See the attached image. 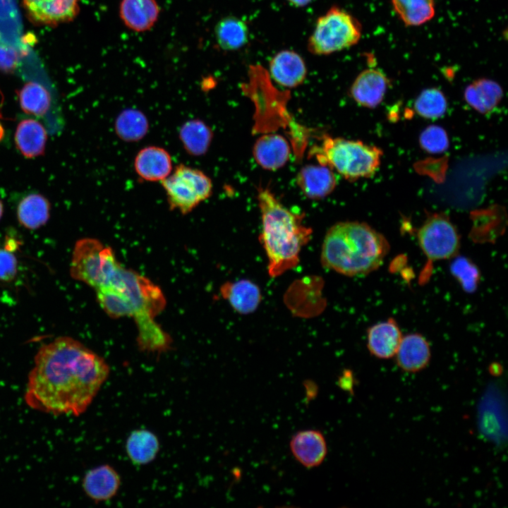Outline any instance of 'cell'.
I'll return each instance as SVG.
<instances>
[{"label": "cell", "instance_id": "4316f807", "mask_svg": "<svg viewBox=\"0 0 508 508\" xmlns=\"http://www.w3.org/2000/svg\"><path fill=\"white\" fill-rule=\"evenodd\" d=\"M394 12L406 26H419L435 14V0H392Z\"/></svg>", "mask_w": 508, "mask_h": 508}, {"label": "cell", "instance_id": "f546056e", "mask_svg": "<svg viewBox=\"0 0 508 508\" xmlns=\"http://www.w3.org/2000/svg\"><path fill=\"white\" fill-rule=\"evenodd\" d=\"M447 108L445 94L437 87L423 90L414 102L416 112L425 119H435L442 116Z\"/></svg>", "mask_w": 508, "mask_h": 508}, {"label": "cell", "instance_id": "5bb4252c", "mask_svg": "<svg viewBox=\"0 0 508 508\" xmlns=\"http://www.w3.org/2000/svg\"><path fill=\"white\" fill-rule=\"evenodd\" d=\"M119 13L127 28L144 32L150 30L157 23L160 7L157 0H121Z\"/></svg>", "mask_w": 508, "mask_h": 508}, {"label": "cell", "instance_id": "8fae6325", "mask_svg": "<svg viewBox=\"0 0 508 508\" xmlns=\"http://www.w3.org/2000/svg\"><path fill=\"white\" fill-rule=\"evenodd\" d=\"M389 85L383 71L370 68L356 76L349 89L350 96L362 107L375 108L382 102Z\"/></svg>", "mask_w": 508, "mask_h": 508}, {"label": "cell", "instance_id": "7a4b0ae2", "mask_svg": "<svg viewBox=\"0 0 508 508\" xmlns=\"http://www.w3.org/2000/svg\"><path fill=\"white\" fill-rule=\"evenodd\" d=\"M258 200L262 219L259 239L267 258V272L270 277H278L298 265L313 231L303 223V214L287 209L268 188H258Z\"/></svg>", "mask_w": 508, "mask_h": 508}, {"label": "cell", "instance_id": "2e32d148", "mask_svg": "<svg viewBox=\"0 0 508 508\" xmlns=\"http://www.w3.org/2000/svg\"><path fill=\"white\" fill-rule=\"evenodd\" d=\"M82 485L86 495L95 502H106L117 494L121 478L113 467L103 464L88 471Z\"/></svg>", "mask_w": 508, "mask_h": 508}, {"label": "cell", "instance_id": "9a60e30c", "mask_svg": "<svg viewBox=\"0 0 508 508\" xmlns=\"http://www.w3.org/2000/svg\"><path fill=\"white\" fill-rule=\"evenodd\" d=\"M134 168L138 176L146 181H162L172 171L169 153L158 146L141 149L135 157Z\"/></svg>", "mask_w": 508, "mask_h": 508}, {"label": "cell", "instance_id": "f1b7e54d", "mask_svg": "<svg viewBox=\"0 0 508 508\" xmlns=\"http://www.w3.org/2000/svg\"><path fill=\"white\" fill-rule=\"evenodd\" d=\"M147 130L146 116L141 111L133 109L122 111L115 122L116 134L124 141H138L145 135Z\"/></svg>", "mask_w": 508, "mask_h": 508}, {"label": "cell", "instance_id": "4dcf8cb0", "mask_svg": "<svg viewBox=\"0 0 508 508\" xmlns=\"http://www.w3.org/2000/svg\"><path fill=\"white\" fill-rule=\"evenodd\" d=\"M450 264L452 274L456 279L463 289L468 293L476 291L480 282L478 267L465 257H454Z\"/></svg>", "mask_w": 508, "mask_h": 508}, {"label": "cell", "instance_id": "52a82bcc", "mask_svg": "<svg viewBox=\"0 0 508 508\" xmlns=\"http://www.w3.org/2000/svg\"><path fill=\"white\" fill-rule=\"evenodd\" d=\"M171 210L186 214L212 193L211 179L203 171L181 164L161 181Z\"/></svg>", "mask_w": 508, "mask_h": 508}, {"label": "cell", "instance_id": "8d00e7d4", "mask_svg": "<svg viewBox=\"0 0 508 508\" xmlns=\"http://www.w3.org/2000/svg\"><path fill=\"white\" fill-rule=\"evenodd\" d=\"M5 136V128L2 123L0 122V143L3 140Z\"/></svg>", "mask_w": 508, "mask_h": 508}, {"label": "cell", "instance_id": "d4e9b609", "mask_svg": "<svg viewBox=\"0 0 508 508\" xmlns=\"http://www.w3.org/2000/svg\"><path fill=\"white\" fill-rule=\"evenodd\" d=\"M160 448L157 436L147 429H136L126 439L125 449L135 465H146L157 457Z\"/></svg>", "mask_w": 508, "mask_h": 508}, {"label": "cell", "instance_id": "d6a6232c", "mask_svg": "<svg viewBox=\"0 0 508 508\" xmlns=\"http://www.w3.org/2000/svg\"><path fill=\"white\" fill-rule=\"evenodd\" d=\"M13 250L5 246L0 248V282L13 281L18 271V260Z\"/></svg>", "mask_w": 508, "mask_h": 508}, {"label": "cell", "instance_id": "e575fe53", "mask_svg": "<svg viewBox=\"0 0 508 508\" xmlns=\"http://www.w3.org/2000/svg\"><path fill=\"white\" fill-rule=\"evenodd\" d=\"M290 4L296 7H303L310 3L312 0H286Z\"/></svg>", "mask_w": 508, "mask_h": 508}, {"label": "cell", "instance_id": "836d02e7", "mask_svg": "<svg viewBox=\"0 0 508 508\" xmlns=\"http://www.w3.org/2000/svg\"><path fill=\"white\" fill-rule=\"evenodd\" d=\"M355 384V379L353 372L351 370L346 369L342 372L341 376L338 379V385L343 389L349 393H352Z\"/></svg>", "mask_w": 508, "mask_h": 508}, {"label": "cell", "instance_id": "4fadbf2b", "mask_svg": "<svg viewBox=\"0 0 508 508\" xmlns=\"http://www.w3.org/2000/svg\"><path fill=\"white\" fill-rule=\"evenodd\" d=\"M268 73L279 85L293 88L303 83L307 75V68L299 54L286 49L277 52L271 59Z\"/></svg>", "mask_w": 508, "mask_h": 508}, {"label": "cell", "instance_id": "8992f818", "mask_svg": "<svg viewBox=\"0 0 508 508\" xmlns=\"http://www.w3.org/2000/svg\"><path fill=\"white\" fill-rule=\"evenodd\" d=\"M119 263L111 248L94 238H83L75 243L70 274L95 289L103 286Z\"/></svg>", "mask_w": 508, "mask_h": 508}, {"label": "cell", "instance_id": "d590c367", "mask_svg": "<svg viewBox=\"0 0 508 508\" xmlns=\"http://www.w3.org/2000/svg\"><path fill=\"white\" fill-rule=\"evenodd\" d=\"M490 373L495 376H497L501 374V366L499 365L497 363H493L490 367Z\"/></svg>", "mask_w": 508, "mask_h": 508}, {"label": "cell", "instance_id": "6da1fadb", "mask_svg": "<svg viewBox=\"0 0 508 508\" xmlns=\"http://www.w3.org/2000/svg\"><path fill=\"white\" fill-rule=\"evenodd\" d=\"M109 373L106 361L83 344L69 337H58L35 354L25 401L36 411L78 416L91 404Z\"/></svg>", "mask_w": 508, "mask_h": 508}, {"label": "cell", "instance_id": "83f0119b", "mask_svg": "<svg viewBox=\"0 0 508 508\" xmlns=\"http://www.w3.org/2000/svg\"><path fill=\"white\" fill-rule=\"evenodd\" d=\"M179 137L188 153L199 156L207 151L212 141V132L203 121L193 119L181 126Z\"/></svg>", "mask_w": 508, "mask_h": 508}, {"label": "cell", "instance_id": "30bf717a", "mask_svg": "<svg viewBox=\"0 0 508 508\" xmlns=\"http://www.w3.org/2000/svg\"><path fill=\"white\" fill-rule=\"evenodd\" d=\"M80 2V0H23L29 18L45 25L73 20L79 13Z\"/></svg>", "mask_w": 508, "mask_h": 508}, {"label": "cell", "instance_id": "7402d4cb", "mask_svg": "<svg viewBox=\"0 0 508 508\" xmlns=\"http://www.w3.org/2000/svg\"><path fill=\"white\" fill-rule=\"evenodd\" d=\"M253 153L255 162L261 167L274 171L280 169L287 162L290 147L283 136L267 134L257 139Z\"/></svg>", "mask_w": 508, "mask_h": 508}, {"label": "cell", "instance_id": "484cf974", "mask_svg": "<svg viewBox=\"0 0 508 508\" xmlns=\"http://www.w3.org/2000/svg\"><path fill=\"white\" fill-rule=\"evenodd\" d=\"M249 31L246 23L233 16L221 18L214 27V37L218 46L225 51H236L248 41Z\"/></svg>", "mask_w": 508, "mask_h": 508}, {"label": "cell", "instance_id": "ba28073f", "mask_svg": "<svg viewBox=\"0 0 508 508\" xmlns=\"http://www.w3.org/2000/svg\"><path fill=\"white\" fill-rule=\"evenodd\" d=\"M419 246L428 259L422 282L428 279L430 267L437 260L454 258L460 248V236L447 215L433 213L428 215L417 234Z\"/></svg>", "mask_w": 508, "mask_h": 508}, {"label": "cell", "instance_id": "9c48e42d", "mask_svg": "<svg viewBox=\"0 0 508 508\" xmlns=\"http://www.w3.org/2000/svg\"><path fill=\"white\" fill-rule=\"evenodd\" d=\"M18 99L22 111L37 118L47 119L49 131L52 133L61 128L60 120L54 116L56 114L53 107L52 96L50 91L42 83L28 81L18 91Z\"/></svg>", "mask_w": 508, "mask_h": 508}, {"label": "cell", "instance_id": "ac0fdd59", "mask_svg": "<svg viewBox=\"0 0 508 508\" xmlns=\"http://www.w3.org/2000/svg\"><path fill=\"white\" fill-rule=\"evenodd\" d=\"M402 337L397 322L389 318L368 328L367 347L373 356L388 359L394 356Z\"/></svg>", "mask_w": 508, "mask_h": 508}, {"label": "cell", "instance_id": "ffe728a7", "mask_svg": "<svg viewBox=\"0 0 508 508\" xmlns=\"http://www.w3.org/2000/svg\"><path fill=\"white\" fill-rule=\"evenodd\" d=\"M297 184L303 193L310 199H322L329 195L337 185L333 170L325 165H306L296 176Z\"/></svg>", "mask_w": 508, "mask_h": 508}, {"label": "cell", "instance_id": "e0dca14e", "mask_svg": "<svg viewBox=\"0 0 508 508\" xmlns=\"http://www.w3.org/2000/svg\"><path fill=\"white\" fill-rule=\"evenodd\" d=\"M397 365L406 373H417L423 370L431 357L430 346L421 334L413 333L402 337L394 355Z\"/></svg>", "mask_w": 508, "mask_h": 508}, {"label": "cell", "instance_id": "44dd1931", "mask_svg": "<svg viewBox=\"0 0 508 508\" xmlns=\"http://www.w3.org/2000/svg\"><path fill=\"white\" fill-rule=\"evenodd\" d=\"M220 294L231 308L241 315L253 313L262 301L260 287L246 279L224 283L220 287Z\"/></svg>", "mask_w": 508, "mask_h": 508}, {"label": "cell", "instance_id": "5b68a950", "mask_svg": "<svg viewBox=\"0 0 508 508\" xmlns=\"http://www.w3.org/2000/svg\"><path fill=\"white\" fill-rule=\"evenodd\" d=\"M361 35V23L350 13L334 6L317 19L308 40V49L315 55H328L356 45Z\"/></svg>", "mask_w": 508, "mask_h": 508}, {"label": "cell", "instance_id": "1f68e13d", "mask_svg": "<svg viewBox=\"0 0 508 508\" xmlns=\"http://www.w3.org/2000/svg\"><path fill=\"white\" fill-rule=\"evenodd\" d=\"M421 148L429 153H441L449 147V138L445 130L436 125L425 128L420 135Z\"/></svg>", "mask_w": 508, "mask_h": 508}, {"label": "cell", "instance_id": "3957f363", "mask_svg": "<svg viewBox=\"0 0 508 508\" xmlns=\"http://www.w3.org/2000/svg\"><path fill=\"white\" fill-rule=\"evenodd\" d=\"M387 238L366 223L340 222L332 226L322 241V266L353 277L376 270L389 250Z\"/></svg>", "mask_w": 508, "mask_h": 508}, {"label": "cell", "instance_id": "7c38bea8", "mask_svg": "<svg viewBox=\"0 0 508 508\" xmlns=\"http://www.w3.org/2000/svg\"><path fill=\"white\" fill-rule=\"evenodd\" d=\"M291 452L303 466L312 468L320 466L326 458L327 445L320 430L308 429L295 433L289 442Z\"/></svg>", "mask_w": 508, "mask_h": 508}, {"label": "cell", "instance_id": "277c9868", "mask_svg": "<svg viewBox=\"0 0 508 508\" xmlns=\"http://www.w3.org/2000/svg\"><path fill=\"white\" fill-rule=\"evenodd\" d=\"M312 155L320 164L337 171L349 181L372 176L380 165L382 150L360 140L325 135Z\"/></svg>", "mask_w": 508, "mask_h": 508}, {"label": "cell", "instance_id": "74e56055", "mask_svg": "<svg viewBox=\"0 0 508 508\" xmlns=\"http://www.w3.org/2000/svg\"><path fill=\"white\" fill-rule=\"evenodd\" d=\"M4 214V205L2 201L0 200V219H1Z\"/></svg>", "mask_w": 508, "mask_h": 508}, {"label": "cell", "instance_id": "603a6c76", "mask_svg": "<svg viewBox=\"0 0 508 508\" xmlns=\"http://www.w3.org/2000/svg\"><path fill=\"white\" fill-rule=\"evenodd\" d=\"M502 96L501 86L488 78L473 81L466 87L464 93L466 103L481 114L490 113L499 104Z\"/></svg>", "mask_w": 508, "mask_h": 508}, {"label": "cell", "instance_id": "d6986e66", "mask_svg": "<svg viewBox=\"0 0 508 508\" xmlns=\"http://www.w3.org/2000/svg\"><path fill=\"white\" fill-rule=\"evenodd\" d=\"M47 131L37 119L20 120L16 128L14 142L18 151L27 159H34L44 154Z\"/></svg>", "mask_w": 508, "mask_h": 508}, {"label": "cell", "instance_id": "cb8c5ba5", "mask_svg": "<svg viewBox=\"0 0 508 508\" xmlns=\"http://www.w3.org/2000/svg\"><path fill=\"white\" fill-rule=\"evenodd\" d=\"M51 205L42 193H29L17 205L16 215L19 224L30 229H37L47 224L50 217Z\"/></svg>", "mask_w": 508, "mask_h": 508}]
</instances>
